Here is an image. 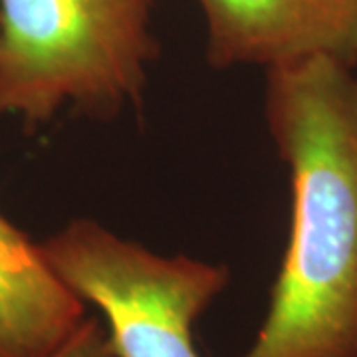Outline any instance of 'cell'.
I'll list each match as a JSON object with an SVG mask.
<instances>
[{
  "mask_svg": "<svg viewBox=\"0 0 357 357\" xmlns=\"http://www.w3.org/2000/svg\"><path fill=\"white\" fill-rule=\"evenodd\" d=\"M50 357H117L102 319L88 316L60 349Z\"/></svg>",
  "mask_w": 357,
  "mask_h": 357,
  "instance_id": "6",
  "label": "cell"
},
{
  "mask_svg": "<svg viewBox=\"0 0 357 357\" xmlns=\"http://www.w3.org/2000/svg\"><path fill=\"white\" fill-rule=\"evenodd\" d=\"M42 246L0 213V357H50L88 318Z\"/></svg>",
  "mask_w": 357,
  "mask_h": 357,
  "instance_id": "5",
  "label": "cell"
},
{
  "mask_svg": "<svg viewBox=\"0 0 357 357\" xmlns=\"http://www.w3.org/2000/svg\"><path fill=\"white\" fill-rule=\"evenodd\" d=\"M264 114L290 173V236L241 357H357V74L328 56L266 70Z\"/></svg>",
  "mask_w": 357,
  "mask_h": 357,
  "instance_id": "1",
  "label": "cell"
},
{
  "mask_svg": "<svg viewBox=\"0 0 357 357\" xmlns=\"http://www.w3.org/2000/svg\"><path fill=\"white\" fill-rule=\"evenodd\" d=\"M213 68L266 70L328 56L357 66V0H197Z\"/></svg>",
  "mask_w": 357,
  "mask_h": 357,
  "instance_id": "4",
  "label": "cell"
},
{
  "mask_svg": "<svg viewBox=\"0 0 357 357\" xmlns=\"http://www.w3.org/2000/svg\"><path fill=\"white\" fill-rule=\"evenodd\" d=\"M155 0H0V115L64 107L114 119L139 105L157 58Z\"/></svg>",
  "mask_w": 357,
  "mask_h": 357,
  "instance_id": "2",
  "label": "cell"
},
{
  "mask_svg": "<svg viewBox=\"0 0 357 357\" xmlns=\"http://www.w3.org/2000/svg\"><path fill=\"white\" fill-rule=\"evenodd\" d=\"M56 276L102 316L117 357H201L195 324L229 284V268L165 256L93 218H74L40 243Z\"/></svg>",
  "mask_w": 357,
  "mask_h": 357,
  "instance_id": "3",
  "label": "cell"
}]
</instances>
